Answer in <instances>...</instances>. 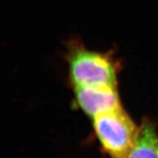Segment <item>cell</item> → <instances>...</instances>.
<instances>
[{
	"label": "cell",
	"mask_w": 158,
	"mask_h": 158,
	"mask_svg": "<svg viewBox=\"0 0 158 158\" xmlns=\"http://www.w3.org/2000/svg\"><path fill=\"white\" fill-rule=\"evenodd\" d=\"M77 103L92 118L121 108L116 88L107 86H74Z\"/></svg>",
	"instance_id": "obj_3"
},
{
	"label": "cell",
	"mask_w": 158,
	"mask_h": 158,
	"mask_svg": "<svg viewBox=\"0 0 158 158\" xmlns=\"http://www.w3.org/2000/svg\"><path fill=\"white\" fill-rule=\"evenodd\" d=\"M127 158H158V134L149 120H144L138 127Z\"/></svg>",
	"instance_id": "obj_4"
},
{
	"label": "cell",
	"mask_w": 158,
	"mask_h": 158,
	"mask_svg": "<svg viewBox=\"0 0 158 158\" xmlns=\"http://www.w3.org/2000/svg\"><path fill=\"white\" fill-rule=\"evenodd\" d=\"M97 137L110 158H127L138 127L121 108L93 118Z\"/></svg>",
	"instance_id": "obj_2"
},
{
	"label": "cell",
	"mask_w": 158,
	"mask_h": 158,
	"mask_svg": "<svg viewBox=\"0 0 158 158\" xmlns=\"http://www.w3.org/2000/svg\"><path fill=\"white\" fill-rule=\"evenodd\" d=\"M68 48L70 77L74 86L116 88L117 66L110 54L88 50L76 40H70Z\"/></svg>",
	"instance_id": "obj_1"
}]
</instances>
